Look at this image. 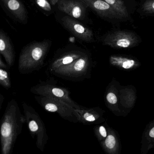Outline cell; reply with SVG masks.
I'll return each instance as SVG.
<instances>
[{
    "mask_svg": "<svg viewBox=\"0 0 154 154\" xmlns=\"http://www.w3.org/2000/svg\"><path fill=\"white\" fill-rule=\"evenodd\" d=\"M25 122L15 99L8 102L0 122V142L2 154H10Z\"/></svg>",
    "mask_w": 154,
    "mask_h": 154,
    "instance_id": "obj_1",
    "label": "cell"
},
{
    "mask_svg": "<svg viewBox=\"0 0 154 154\" xmlns=\"http://www.w3.org/2000/svg\"><path fill=\"white\" fill-rule=\"evenodd\" d=\"M48 41L28 45L21 52L18 61L19 72L25 74L31 72L41 61L48 47Z\"/></svg>",
    "mask_w": 154,
    "mask_h": 154,
    "instance_id": "obj_2",
    "label": "cell"
},
{
    "mask_svg": "<svg viewBox=\"0 0 154 154\" xmlns=\"http://www.w3.org/2000/svg\"><path fill=\"white\" fill-rule=\"evenodd\" d=\"M138 39L134 33L125 31H118L108 34L104 43L112 48H128L136 45Z\"/></svg>",
    "mask_w": 154,
    "mask_h": 154,
    "instance_id": "obj_3",
    "label": "cell"
},
{
    "mask_svg": "<svg viewBox=\"0 0 154 154\" xmlns=\"http://www.w3.org/2000/svg\"><path fill=\"white\" fill-rule=\"evenodd\" d=\"M53 5H57L61 11L75 19L82 20L86 14L87 5L82 0H50Z\"/></svg>",
    "mask_w": 154,
    "mask_h": 154,
    "instance_id": "obj_4",
    "label": "cell"
},
{
    "mask_svg": "<svg viewBox=\"0 0 154 154\" xmlns=\"http://www.w3.org/2000/svg\"><path fill=\"white\" fill-rule=\"evenodd\" d=\"M65 27L73 34L84 41L91 42L93 40L92 31L70 16H66L62 19Z\"/></svg>",
    "mask_w": 154,
    "mask_h": 154,
    "instance_id": "obj_5",
    "label": "cell"
},
{
    "mask_svg": "<svg viewBox=\"0 0 154 154\" xmlns=\"http://www.w3.org/2000/svg\"><path fill=\"white\" fill-rule=\"evenodd\" d=\"M82 2L91 10L102 17L111 19H122L110 5L103 0H82Z\"/></svg>",
    "mask_w": 154,
    "mask_h": 154,
    "instance_id": "obj_6",
    "label": "cell"
},
{
    "mask_svg": "<svg viewBox=\"0 0 154 154\" xmlns=\"http://www.w3.org/2000/svg\"><path fill=\"white\" fill-rule=\"evenodd\" d=\"M0 53L3 56L8 68L14 64L15 56L13 49L8 37L0 31Z\"/></svg>",
    "mask_w": 154,
    "mask_h": 154,
    "instance_id": "obj_7",
    "label": "cell"
},
{
    "mask_svg": "<svg viewBox=\"0 0 154 154\" xmlns=\"http://www.w3.org/2000/svg\"><path fill=\"white\" fill-rule=\"evenodd\" d=\"M5 6L16 18L21 21L26 19V12L25 7L20 0H1Z\"/></svg>",
    "mask_w": 154,
    "mask_h": 154,
    "instance_id": "obj_8",
    "label": "cell"
},
{
    "mask_svg": "<svg viewBox=\"0 0 154 154\" xmlns=\"http://www.w3.org/2000/svg\"><path fill=\"white\" fill-rule=\"evenodd\" d=\"M110 60L113 65L127 70L136 68L140 66V63L137 61L121 56H112Z\"/></svg>",
    "mask_w": 154,
    "mask_h": 154,
    "instance_id": "obj_9",
    "label": "cell"
},
{
    "mask_svg": "<svg viewBox=\"0 0 154 154\" xmlns=\"http://www.w3.org/2000/svg\"><path fill=\"white\" fill-rule=\"evenodd\" d=\"M103 1L112 6L122 18H126L128 17V14L127 9L123 0H103Z\"/></svg>",
    "mask_w": 154,
    "mask_h": 154,
    "instance_id": "obj_10",
    "label": "cell"
},
{
    "mask_svg": "<svg viewBox=\"0 0 154 154\" xmlns=\"http://www.w3.org/2000/svg\"><path fill=\"white\" fill-rule=\"evenodd\" d=\"M144 137H146L144 140L147 141V143H148V146L147 147V151L149 149L152 148L154 145V122H152L151 124L148 126L147 131L146 132H144Z\"/></svg>",
    "mask_w": 154,
    "mask_h": 154,
    "instance_id": "obj_11",
    "label": "cell"
},
{
    "mask_svg": "<svg viewBox=\"0 0 154 154\" xmlns=\"http://www.w3.org/2000/svg\"><path fill=\"white\" fill-rule=\"evenodd\" d=\"M0 85L6 89L11 87V81L9 73L2 68H0Z\"/></svg>",
    "mask_w": 154,
    "mask_h": 154,
    "instance_id": "obj_12",
    "label": "cell"
},
{
    "mask_svg": "<svg viewBox=\"0 0 154 154\" xmlns=\"http://www.w3.org/2000/svg\"><path fill=\"white\" fill-rule=\"evenodd\" d=\"M79 55L76 54H70L65 56L64 58L58 60L56 62L57 64H60V65H67L72 63L75 59L79 58Z\"/></svg>",
    "mask_w": 154,
    "mask_h": 154,
    "instance_id": "obj_13",
    "label": "cell"
},
{
    "mask_svg": "<svg viewBox=\"0 0 154 154\" xmlns=\"http://www.w3.org/2000/svg\"><path fill=\"white\" fill-rule=\"evenodd\" d=\"M143 9L146 12L154 13V0H147L143 5Z\"/></svg>",
    "mask_w": 154,
    "mask_h": 154,
    "instance_id": "obj_14",
    "label": "cell"
},
{
    "mask_svg": "<svg viewBox=\"0 0 154 154\" xmlns=\"http://www.w3.org/2000/svg\"><path fill=\"white\" fill-rule=\"evenodd\" d=\"M37 5L41 8L47 11H50L51 7L47 0H36Z\"/></svg>",
    "mask_w": 154,
    "mask_h": 154,
    "instance_id": "obj_15",
    "label": "cell"
},
{
    "mask_svg": "<svg viewBox=\"0 0 154 154\" xmlns=\"http://www.w3.org/2000/svg\"><path fill=\"white\" fill-rule=\"evenodd\" d=\"M86 60L84 58H81L77 61L74 63V68L76 71H81L82 70L85 65H86Z\"/></svg>",
    "mask_w": 154,
    "mask_h": 154,
    "instance_id": "obj_16",
    "label": "cell"
},
{
    "mask_svg": "<svg viewBox=\"0 0 154 154\" xmlns=\"http://www.w3.org/2000/svg\"><path fill=\"white\" fill-rule=\"evenodd\" d=\"M116 139L114 136L109 135L106 138L105 141L106 146L109 149H113L116 144Z\"/></svg>",
    "mask_w": 154,
    "mask_h": 154,
    "instance_id": "obj_17",
    "label": "cell"
},
{
    "mask_svg": "<svg viewBox=\"0 0 154 154\" xmlns=\"http://www.w3.org/2000/svg\"><path fill=\"white\" fill-rule=\"evenodd\" d=\"M107 100L111 104H116L117 102V98L115 94L109 93L106 96Z\"/></svg>",
    "mask_w": 154,
    "mask_h": 154,
    "instance_id": "obj_18",
    "label": "cell"
},
{
    "mask_svg": "<svg viewBox=\"0 0 154 154\" xmlns=\"http://www.w3.org/2000/svg\"><path fill=\"white\" fill-rule=\"evenodd\" d=\"M45 108L48 111L51 112H56L58 110V108L57 106L52 104H47L45 106Z\"/></svg>",
    "mask_w": 154,
    "mask_h": 154,
    "instance_id": "obj_19",
    "label": "cell"
},
{
    "mask_svg": "<svg viewBox=\"0 0 154 154\" xmlns=\"http://www.w3.org/2000/svg\"><path fill=\"white\" fill-rule=\"evenodd\" d=\"M52 93L55 96L59 97H61L64 95V92L62 90L59 88H54L52 90Z\"/></svg>",
    "mask_w": 154,
    "mask_h": 154,
    "instance_id": "obj_20",
    "label": "cell"
},
{
    "mask_svg": "<svg viewBox=\"0 0 154 154\" xmlns=\"http://www.w3.org/2000/svg\"><path fill=\"white\" fill-rule=\"evenodd\" d=\"M84 118L87 121L93 122L95 120V118L92 115L86 113L84 115Z\"/></svg>",
    "mask_w": 154,
    "mask_h": 154,
    "instance_id": "obj_21",
    "label": "cell"
},
{
    "mask_svg": "<svg viewBox=\"0 0 154 154\" xmlns=\"http://www.w3.org/2000/svg\"><path fill=\"white\" fill-rule=\"evenodd\" d=\"M99 132L100 135L102 137H107L106 131V129L103 126H100L99 128Z\"/></svg>",
    "mask_w": 154,
    "mask_h": 154,
    "instance_id": "obj_22",
    "label": "cell"
},
{
    "mask_svg": "<svg viewBox=\"0 0 154 154\" xmlns=\"http://www.w3.org/2000/svg\"><path fill=\"white\" fill-rule=\"evenodd\" d=\"M5 101V97L1 93H0V112L2 109V106Z\"/></svg>",
    "mask_w": 154,
    "mask_h": 154,
    "instance_id": "obj_23",
    "label": "cell"
},
{
    "mask_svg": "<svg viewBox=\"0 0 154 154\" xmlns=\"http://www.w3.org/2000/svg\"><path fill=\"white\" fill-rule=\"evenodd\" d=\"M0 68H3L4 69H7V68H8L7 64H5V63H4V62L2 61L1 57H0Z\"/></svg>",
    "mask_w": 154,
    "mask_h": 154,
    "instance_id": "obj_24",
    "label": "cell"
}]
</instances>
